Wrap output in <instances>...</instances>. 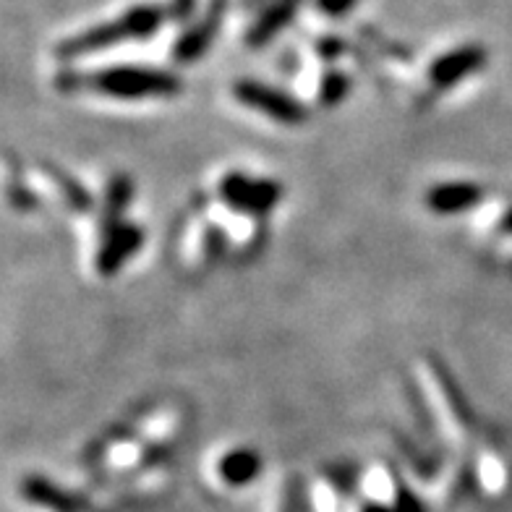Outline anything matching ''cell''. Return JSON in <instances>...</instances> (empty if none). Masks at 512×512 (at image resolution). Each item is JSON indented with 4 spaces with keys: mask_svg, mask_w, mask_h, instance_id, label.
I'll return each mask as SVG.
<instances>
[{
    "mask_svg": "<svg viewBox=\"0 0 512 512\" xmlns=\"http://www.w3.org/2000/svg\"><path fill=\"white\" fill-rule=\"evenodd\" d=\"M61 89H92L113 100H170L183 89L181 76L155 66H110L95 74H61Z\"/></svg>",
    "mask_w": 512,
    "mask_h": 512,
    "instance_id": "cell-1",
    "label": "cell"
},
{
    "mask_svg": "<svg viewBox=\"0 0 512 512\" xmlns=\"http://www.w3.org/2000/svg\"><path fill=\"white\" fill-rule=\"evenodd\" d=\"M165 19H168V11H162L155 3H142V6L128 8L115 19L102 21V24H95V27L84 29L79 34H71L63 42H58L55 55L61 61H74V58L115 48L121 42L149 40V37H155L160 32Z\"/></svg>",
    "mask_w": 512,
    "mask_h": 512,
    "instance_id": "cell-2",
    "label": "cell"
},
{
    "mask_svg": "<svg viewBox=\"0 0 512 512\" xmlns=\"http://www.w3.org/2000/svg\"><path fill=\"white\" fill-rule=\"evenodd\" d=\"M233 97L243 108L256 110L264 118L280 123V126H301L309 121V108L298 97L288 95L283 89L264 84L256 79H238L233 84Z\"/></svg>",
    "mask_w": 512,
    "mask_h": 512,
    "instance_id": "cell-3",
    "label": "cell"
},
{
    "mask_svg": "<svg viewBox=\"0 0 512 512\" xmlns=\"http://www.w3.org/2000/svg\"><path fill=\"white\" fill-rule=\"evenodd\" d=\"M283 189L280 183L267 181V178H254L246 173H228L220 181V199L236 212L251 217L270 215L272 209L280 204Z\"/></svg>",
    "mask_w": 512,
    "mask_h": 512,
    "instance_id": "cell-4",
    "label": "cell"
},
{
    "mask_svg": "<svg viewBox=\"0 0 512 512\" xmlns=\"http://www.w3.org/2000/svg\"><path fill=\"white\" fill-rule=\"evenodd\" d=\"M228 6L230 0H209L207 11L173 45V61L181 63V66H189V63H196L199 58H204L207 50L212 48V42L217 40V34H220L225 14H228Z\"/></svg>",
    "mask_w": 512,
    "mask_h": 512,
    "instance_id": "cell-5",
    "label": "cell"
},
{
    "mask_svg": "<svg viewBox=\"0 0 512 512\" xmlns=\"http://www.w3.org/2000/svg\"><path fill=\"white\" fill-rule=\"evenodd\" d=\"M486 61H489V53H486L484 45H463V48H455L434 58L426 76H429V84L437 92H445V89L455 87V84L476 74V71H481Z\"/></svg>",
    "mask_w": 512,
    "mask_h": 512,
    "instance_id": "cell-6",
    "label": "cell"
},
{
    "mask_svg": "<svg viewBox=\"0 0 512 512\" xmlns=\"http://www.w3.org/2000/svg\"><path fill=\"white\" fill-rule=\"evenodd\" d=\"M144 246V233L131 223L105 225L100 251H97V272L105 277L115 275L123 264Z\"/></svg>",
    "mask_w": 512,
    "mask_h": 512,
    "instance_id": "cell-7",
    "label": "cell"
},
{
    "mask_svg": "<svg viewBox=\"0 0 512 512\" xmlns=\"http://www.w3.org/2000/svg\"><path fill=\"white\" fill-rule=\"evenodd\" d=\"M304 6V0H272L270 6L259 11L251 27L246 29V45L249 48H264L275 40L277 34L288 27L290 21L296 19L298 11Z\"/></svg>",
    "mask_w": 512,
    "mask_h": 512,
    "instance_id": "cell-8",
    "label": "cell"
},
{
    "mask_svg": "<svg viewBox=\"0 0 512 512\" xmlns=\"http://www.w3.org/2000/svg\"><path fill=\"white\" fill-rule=\"evenodd\" d=\"M481 186L468 181H450L437 183L426 194V207L432 209L434 215H460L465 209L476 207L481 202Z\"/></svg>",
    "mask_w": 512,
    "mask_h": 512,
    "instance_id": "cell-9",
    "label": "cell"
},
{
    "mask_svg": "<svg viewBox=\"0 0 512 512\" xmlns=\"http://www.w3.org/2000/svg\"><path fill=\"white\" fill-rule=\"evenodd\" d=\"M259 471H262V460L254 450H230L217 463V473L228 486H246L259 476Z\"/></svg>",
    "mask_w": 512,
    "mask_h": 512,
    "instance_id": "cell-10",
    "label": "cell"
},
{
    "mask_svg": "<svg viewBox=\"0 0 512 512\" xmlns=\"http://www.w3.org/2000/svg\"><path fill=\"white\" fill-rule=\"evenodd\" d=\"M131 194H134V186L126 176H115L110 181L108 196H105V225L121 223V215L131 204Z\"/></svg>",
    "mask_w": 512,
    "mask_h": 512,
    "instance_id": "cell-11",
    "label": "cell"
},
{
    "mask_svg": "<svg viewBox=\"0 0 512 512\" xmlns=\"http://www.w3.org/2000/svg\"><path fill=\"white\" fill-rule=\"evenodd\" d=\"M348 92H351V79L340 68H330L322 76V81H319V102H322L324 108L340 105L348 97Z\"/></svg>",
    "mask_w": 512,
    "mask_h": 512,
    "instance_id": "cell-12",
    "label": "cell"
},
{
    "mask_svg": "<svg viewBox=\"0 0 512 512\" xmlns=\"http://www.w3.org/2000/svg\"><path fill=\"white\" fill-rule=\"evenodd\" d=\"M311 3L327 19H343L358 6V0H311Z\"/></svg>",
    "mask_w": 512,
    "mask_h": 512,
    "instance_id": "cell-13",
    "label": "cell"
},
{
    "mask_svg": "<svg viewBox=\"0 0 512 512\" xmlns=\"http://www.w3.org/2000/svg\"><path fill=\"white\" fill-rule=\"evenodd\" d=\"M314 50H317V55L322 58V61L332 63L345 53V42L340 40V37H335V34H327V37H319L317 45H314Z\"/></svg>",
    "mask_w": 512,
    "mask_h": 512,
    "instance_id": "cell-14",
    "label": "cell"
},
{
    "mask_svg": "<svg viewBox=\"0 0 512 512\" xmlns=\"http://www.w3.org/2000/svg\"><path fill=\"white\" fill-rule=\"evenodd\" d=\"M196 0H170L168 16L173 21H186L191 14H194Z\"/></svg>",
    "mask_w": 512,
    "mask_h": 512,
    "instance_id": "cell-15",
    "label": "cell"
},
{
    "mask_svg": "<svg viewBox=\"0 0 512 512\" xmlns=\"http://www.w3.org/2000/svg\"><path fill=\"white\" fill-rule=\"evenodd\" d=\"M499 228H502V233L512 236V209H510V212H505V215H502V220H499Z\"/></svg>",
    "mask_w": 512,
    "mask_h": 512,
    "instance_id": "cell-16",
    "label": "cell"
},
{
    "mask_svg": "<svg viewBox=\"0 0 512 512\" xmlns=\"http://www.w3.org/2000/svg\"><path fill=\"white\" fill-rule=\"evenodd\" d=\"M364 512H390L384 505H379V502H371V505L364 507Z\"/></svg>",
    "mask_w": 512,
    "mask_h": 512,
    "instance_id": "cell-17",
    "label": "cell"
},
{
    "mask_svg": "<svg viewBox=\"0 0 512 512\" xmlns=\"http://www.w3.org/2000/svg\"><path fill=\"white\" fill-rule=\"evenodd\" d=\"M290 510H293V507H285V510H283V512H290Z\"/></svg>",
    "mask_w": 512,
    "mask_h": 512,
    "instance_id": "cell-18",
    "label": "cell"
}]
</instances>
